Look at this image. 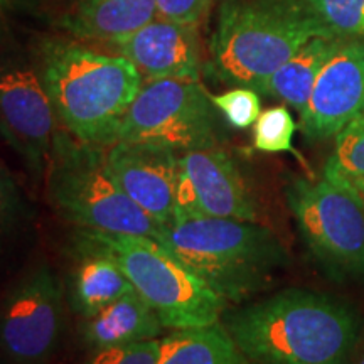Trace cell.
Segmentation results:
<instances>
[{"mask_svg": "<svg viewBox=\"0 0 364 364\" xmlns=\"http://www.w3.org/2000/svg\"><path fill=\"white\" fill-rule=\"evenodd\" d=\"M223 324L255 364H351L361 332L348 304L306 289L268 295Z\"/></svg>", "mask_w": 364, "mask_h": 364, "instance_id": "6da1fadb", "label": "cell"}, {"mask_svg": "<svg viewBox=\"0 0 364 364\" xmlns=\"http://www.w3.org/2000/svg\"><path fill=\"white\" fill-rule=\"evenodd\" d=\"M33 56L59 127L81 142L115 144L122 120L144 85L129 59L61 38L39 41Z\"/></svg>", "mask_w": 364, "mask_h": 364, "instance_id": "7a4b0ae2", "label": "cell"}, {"mask_svg": "<svg viewBox=\"0 0 364 364\" xmlns=\"http://www.w3.org/2000/svg\"><path fill=\"white\" fill-rule=\"evenodd\" d=\"M318 36L334 34L304 0H223L206 68L221 83L257 91Z\"/></svg>", "mask_w": 364, "mask_h": 364, "instance_id": "3957f363", "label": "cell"}, {"mask_svg": "<svg viewBox=\"0 0 364 364\" xmlns=\"http://www.w3.org/2000/svg\"><path fill=\"white\" fill-rule=\"evenodd\" d=\"M159 243L226 302L260 294L289 265L279 236L258 221L174 216Z\"/></svg>", "mask_w": 364, "mask_h": 364, "instance_id": "277c9868", "label": "cell"}, {"mask_svg": "<svg viewBox=\"0 0 364 364\" xmlns=\"http://www.w3.org/2000/svg\"><path fill=\"white\" fill-rule=\"evenodd\" d=\"M70 245L102 253L115 262L167 329L221 322L226 300L157 240L73 228Z\"/></svg>", "mask_w": 364, "mask_h": 364, "instance_id": "5b68a950", "label": "cell"}, {"mask_svg": "<svg viewBox=\"0 0 364 364\" xmlns=\"http://www.w3.org/2000/svg\"><path fill=\"white\" fill-rule=\"evenodd\" d=\"M43 182L49 206L73 228L161 240L164 226L118 186L108 169L105 147L81 142L59 129Z\"/></svg>", "mask_w": 364, "mask_h": 364, "instance_id": "8992f818", "label": "cell"}, {"mask_svg": "<svg viewBox=\"0 0 364 364\" xmlns=\"http://www.w3.org/2000/svg\"><path fill=\"white\" fill-rule=\"evenodd\" d=\"M285 198L314 257L336 277L364 279V206L353 188L326 174L297 177Z\"/></svg>", "mask_w": 364, "mask_h": 364, "instance_id": "52a82bcc", "label": "cell"}, {"mask_svg": "<svg viewBox=\"0 0 364 364\" xmlns=\"http://www.w3.org/2000/svg\"><path fill=\"white\" fill-rule=\"evenodd\" d=\"M216 112L199 81H144L122 120L117 142L154 144L176 154L220 147Z\"/></svg>", "mask_w": 364, "mask_h": 364, "instance_id": "ba28073f", "label": "cell"}, {"mask_svg": "<svg viewBox=\"0 0 364 364\" xmlns=\"http://www.w3.org/2000/svg\"><path fill=\"white\" fill-rule=\"evenodd\" d=\"M65 282L48 263H36L0 299V363L49 364L68 329Z\"/></svg>", "mask_w": 364, "mask_h": 364, "instance_id": "9c48e42d", "label": "cell"}, {"mask_svg": "<svg viewBox=\"0 0 364 364\" xmlns=\"http://www.w3.org/2000/svg\"><path fill=\"white\" fill-rule=\"evenodd\" d=\"M61 129L33 51L0 36V135L24 164L31 181H44L53 140Z\"/></svg>", "mask_w": 364, "mask_h": 364, "instance_id": "30bf717a", "label": "cell"}, {"mask_svg": "<svg viewBox=\"0 0 364 364\" xmlns=\"http://www.w3.org/2000/svg\"><path fill=\"white\" fill-rule=\"evenodd\" d=\"M174 216L258 221V204L221 147L191 150L177 157Z\"/></svg>", "mask_w": 364, "mask_h": 364, "instance_id": "8fae6325", "label": "cell"}, {"mask_svg": "<svg viewBox=\"0 0 364 364\" xmlns=\"http://www.w3.org/2000/svg\"><path fill=\"white\" fill-rule=\"evenodd\" d=\"M359 115H364V38H344L318 73L300 129L309 140H326Z\"/></svg>", "mask_w": 364, "mask_h": 364, "instance_id": "7c38bea8", "label": "cell"}, {"mask_svg": "<svg viewBox=\"0 0 364 364\" xmlns=\"http://www.w3.org/2000/svg\"><path fill=\"white\" fill-rule=\"evenodd\" d=\"M108 169L124 193L161 226L174 218L177 157L174 150L144 142H115L105 147Z\"/></svg>", "mask_w": 364, "mask_h": 364, "instance_id": "4fadbf2b", "label": "cell"}, {"mask_svg": "<svg viewBox=\"0 0 364 364\" xmlns=\"http://www.w3.org/2000/svg\"><path fill=\"white\" fill-rule=\"evenodd\" d=\"M113 48L139 70L144 81L201 80V44L194 24L159 16Z\"/></svg>", "mask_w": 364, "mask_h": 364, "instance_id": "5bb4252c", "label": "cell"}, {"mask_svg": "<svg viewBox=\"0 0 364 364\" xmlns=\"http://www.w3.org/2000/svg\"><path fill=\"white\" fill-rule=\"evenodd\" d=\"M70 257L71 267L63 282L70 311L80 318L97 316L115 300L135 292L122 268L105 255L70 245Z\"/></svg>", "mask_w": 364, "mask_h": 364, "instance_id": "9a60e30c", "label": "cell"}, {"mask_svg": "<svg viewBox=\"0 0 364 364\" xmlns=\"http://www.w3.org/2000/svg\"><path fill=\"white\" fill-rule=\"evenodd\" d=\"M156 17L157 0H75L65 29L81 41L115 46Z\"/></svg>", "mask_w": 364, "mask_h": 364, "instance_id": "2e32d148", "label": "cell"}, {"mask_svg": "<svg viewBox=\"0 0 364 364\" xmlns=\"http://www.w3.org/2000/svg\"><path fill=\"white\" fill-rule=\"evenodd\" d=\"M164 329L156 311L139 294L130 292L97 316L81 318L78 334L81 344L93 353L159 339Z\"/></svg>", "mask_w": 364, "mask_h": 364, "instance_id": "e0dca14e", "label": "cell"}, {"mask_svg": "<svg viewBox=\"0 0 364 364\" xmlns=\"http://www.w3.org/2000/svg\"><path fill=\"white\" fill-rule=\"evenodd\" d=\"M344 38L318 36L306 43L289 61L284 63L270 78L258 86L257 93L280 100L302 115L306 112L314 85L332 54L338 51Z\"/></svg>", "mask_w": 364, "mask_h": 364, "instance_id": "ac0fdd59", "label": "cell"}, {"mask_svg": "<svg viewBox=\"0 0 364 364\" xmlns=\"http://www.w3.org/2000/svg\"><path fill=\"white\" fill-rule=\"evenodd\" d=\"M157 364H255L245 356L223 322L172 331L161 339Z\"/></svg>", "mask_w": 364, "mask_h": 364, "instance_id": "d6986e66", "label": "cell"}, {"mask_svg": "<svg viewBox=\"0 0 364 364\" xmlns=\"http://www.w3.org/2000/svg\"><path fill=\"white\" fill-rule=\"evenodd\" d=\"M34 209L24 191L0 166V257L7 255L33 226Z\"/></svg>", "mask_w": 364, "mask_h": 364, "instance_id": "ffe728a7", "label": "cell"}, {"mask_svg": "<svg viewBox=\"0 0 364 364\" xmlns=\"http://www.w3.org/2000/svg\"><path fill=\"white\" fill-rule=\"evenodd\" d=\"M324 174L343 182L364 179V115L354 118L336 135L334 152L327 159Z\"/></svg>", "mask_w": 364, "mask_h": 364, "instance_id": "44dd1931", "label": "cell"}, {"mask_svg": "<svg viewBox=\"0 0 364 364\" xmlns=\"http://www.w3.org/2000/svg\"><path fill=\"white\" fill-rule=\"evenodd\" d=\"M297 124L285 105L272 107L262 112L253 125V147L263 154L289 152L300 157L292 140Z\"/></svg>", "mask_w": 364, "mask_h": 364, "instance_id": "7402d4cb", "label": "cell"}, {"mask_svg": "<svg viewBox=\"0 0 364 364\" xmlns=\"http://www.w3.org/2000/svg\"><path fill=\"white\" fill-rule=\"evenodd\" d=\"M338 38H364V0H304Z\"/></svg>", "mask_w": 364, "mask_h": 364, "instance_id": "603a6c76", "label": "cell"}, {"mask_svg": "<svg viewBox=\"0 0 364 364\" xmlns=\"http://www.w3.org/2000/svg\"><path fill=\"white\" fill-rule=\"evenodd\" d=\"M211 102L228 125L245 130L255 125L262 113L260 95L252 88L236 86L221 95H211Z\"/></svg>", "mask_w": 364, "mask_h": 364, "instance_id": "cb8c5ba5", "label": "cell"}, {"mask_svg": "<svg viewBox=\"0 0 364 364\" xmlns=\"http://www.w3.org/2000/svg\"><path fill=\"white\" fill-rule=\"evenodd\" d=\"M159 351L161 339H150L120 348L93 351L81 364H157Z\"/></svg>", "mask_w": 364, "mask_h": 364, "instance_id": "d4e9b609", "label": "cell"}, {"mask_svg": "<svg viewBox=\"0 0 364 364\" xmlns=\"http://www.w3.org/2000/svg\"><path fill=\"white\" fill-rule=\"evenodd\" d=\"M211 0H157L159 16L198 26L206 16Z\"/></svg>", "mask_w": 364, "mask_h": 364, "instance_id": "484cf974", "label": "cell"}, {"mask_svg": "<svg viewBox=\"0 0 364 364\" xmlns=\"http://www.w3.org/2000/svg\"><path fill=\"white\" fill-rule=\"evenodd\" d=\"M27 2L29 0H0V36L6 34L4 27H6L9 17L22 11L27 6Z\"/></svg>", "mask_w": 364, "mask_h": 364, "instance_id": "4316f807", "label": "cell"}, {"mask_svg": "<svg viewBox=\"0 0 364 364\" xmlns=\"http://www.w3.org/2000/svg\"><path fill=\"white\" fill-rule=\"evenodd\" d=\"M332 179H334V177H332ZM341 182H343V181H341ZM344 184H348L349 188H353L354 193L358 194L359 201H361L363 206H364V179L354 181V182H344Z\"/></svg>", "mask_w": 364, "mask_h": 364, "instance_id": "83f0119b", "label": "cell"}, {"mask_svg": "<svg viewBox=\"0 0 364 364\" xmlns=\"http://www.w3.org/2000/svg\"><path fill=\"white\" fill-rule=\"evenodd\" d=\"M351 364H364V339H359L356 351L353 354Z\"/></svg>", "mask_w": 364, "mask_h": 364, "instance_id": "f1b7e54d", "label": "cell"}]
</instances>
